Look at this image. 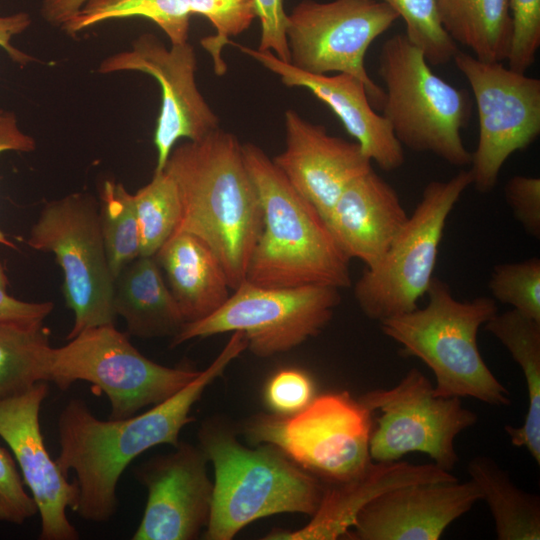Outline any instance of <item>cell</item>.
Returning <instances> with one entry per match:
<instances>
[{
	"label": "cell",
	"mask_w": 540,
	"mask_h": 540,
	"mask_svg": "<svg viewBox=\"0 0 540 540\" xmlns=\"http://www.w3.org/2000/svg\"><path fill=\"white\" fill-rule=\"evenodd\" d=\"M246 349L243 335L234 332L205 370L140 415L103 421L83 400H70L58 418L60 453L55 461L64 474H76L79 496L75 512L87 521H108L117 510V484L127 466L156 445L176 447L181 430L193 421L194 404Z\"/></svg>",
	"instance_id": "cell-1"
},
{
	"label": "cell",
	"mask_w": 540,
	"mask_h": 540,
	"mask_svg": "<svg viewBox=\"0 0 540 540\" xmlns=\"http://www.w3.org/2000/svg\"><path fill=\"white\" fill-rule=\"evenodd\" d=\"M175 181L181 218L175 232L201 239L214 252L232 290L247 274L262 229V208L242 145L220 128L175 146L162 169ZM174 232V233H175Z\"/></svg>",
	"instance_id": "cell-2"
},
{
	"label": "cell",
	"mask_w": 540,
	"mask_h": 540,
	"mask_svg": "<svg viewBox=\"0 0 540 540\" xmlns=\"http://www.w3.org/2000/svg\"><path fill=\"white\" fill-rule=\"evenodd\" d=\"M242 149L262 208V229L245 280L265 287H349L350 259L325 219L261 148L247 143Z\"/></svg>",
	"instance_id": "cell-3"
},
{
	"label": "cell",
	"mask_w": 540,
	"mask_h": 540,
	"mask_svg": "<svg viewBox=\"0 0 540 540\" xmlns=\"http://www.w3.org/2000/svg\"><path fill=\"white\" fill-rule=\"evenodd\" d=\"M198 437L215 473L205 539L231 540L258 519L280 513L312 516L317 510L323 482L278 448L246 447L217 422L203 424Z\"/></svg>",
	"instance_id": "cell-4"
},
{
	"label": "cell",
	"mask_w": 540,
	"mask_h": 540,
	"mask_svg": "<svg viewBox=\"0 0 540 540\" xmlns=\"http://www.w3.org/2000/svg\"><path fill=\"white\" fill-rule=\"evenodd\" d=\"M423 308L380 321L382 332L402 346L400 353L425 363L436 378L434 394L472 397L496 406H509L508 390L484 362L477 333L496 313V301L454 298L449 285L433 277Z\"/></svg>",
	"instance_id": "cell-5"
},
{
	"label": "cell",
	"mask_w": 540,
	"mask_h": 540,
	"mask_svg": "<svg viewBox=\"0 0 540 540\" xmlns=\"http://www.w3.org/2000/svg\"><path fill=\"white\" fill-rule=\"evenodd\" d=\"M378 73L386 87L383 116L400 144L456 167L469 165L461 137L471 111L467 91L436 75L405 33L383 43Z\"/></svg>",
	"instance_id": "cell-6"
},
{
	"label": "cell",
	"mask_w": 540,
	"mask_h": 540,
	"mask_svg": "<svg viewBox=\"0 0 540 540\" xmlns=\"http://www.w3.org/2000/svg\"><path fill=\"white\" fill-rule=\"evenodd\" d=\"M372 411L349 392L320 395L301 411L259 414L244 424L253 444H270L323 483L364 473L372 463Z\"/></svg>",
	"instance_id": "cell-7"
},
{
	"label": "cell",
	"mask_w": 540,
	"mask_h": 540,
	"mask_svg": "<svg viewBox=\"0 0 540 540\" xmlns=\"http://www.w3.org/2000/svg\"><path fill=\"white\" fill-rule=\"evenodd\" d=\"M199 372L148 359L114 324H107L87 328L66 345L52 348L48 381L61 390L79 380L93 384L110 401V419H123L168 399Z\"/></svg>",
	"instance_id": "cell-8"
},
{
	"label": "cell",
	"mask_w": 540,
	"mask_h": 540,
	"mask_svg": "<svg viewBox=\"0 0 540 540\" xmlns=\"http://www.w3.org/2000/svg\"><path fill=\"white\" fill-rule=\"evenodd\" d=\"M472 184L469 170L446 181H431L380 262L364 270L354 294L363 313L379 322L410 312L433 279L447 219Z\"/></svg>",
	"instance_id": "cell-9"
},
{
	"label": "cell",
	"mask_w": 540,
	"mask_h": 540,
	"mask_svg": "<svg viewBox=\"0 0 540 540\" xmlns=\"http://www.w3.org/2000/svg\"><path fill=\"white\" fill-rule=\"evenodd\" d=\"M340 303L339 289L320 284L265 287L244 280L209 316L186 322L171 346L227 332H241L258 357L287 352L318 335Z\"/></svg>",
	"instance_id": "cell-10"
},
{
	"label": "cell",
	"mask_w": 540,
	"mask_h": 540,
	"mask_svg": "<svg viewBox=\"0 0 540 540\" xmlns=\"http://www.w3.org/2000/svg\"><path fill=\"white\" fill-rule=\"evenodd\" d=\"M27 243L35 250L53 253L63 270L64 297L74 313L68 340L87 328L114 324L115 279L93 197L75 193L46 204Z\"/></svg>",
	"instance_id": "cell-11"
},
{
	"label": "cell",
	"mask_w": 540,
	"mask_h": 540,
	"mask_svg": "<svg viewBox=\"0 0 540 540\" xmlns=\"http://www.w3.org/2000/svg\"><path fill=\"white\" fill-rule=\"evenodd\" d=\"M359 401L381 413L370 437V456L376 462L422 452L450 472L458 462L457 435L478 419L460 397L436 396L429 379L414 367L394 387L366 392Z\"/></svg>",
	"instance_id": "cell-12"
},
{
	"label": "cell",
	"mask_w": 540,
	"mask_h": 540,
	"mask_svg": "<svg viewBox=\"0 0 540 540\" xmlns=\"http://www.w3.org/2000/svg\"><path fill=\"white\" fill-rule=\"evenodd\" d=\"M453 61L467 79L477 107L479 136L469 170L472 184L487 193L497 184L510 155L530 146L540 134V80L460 50Z\"/></svg>",
	"instance_id": "cell-13"
},
{
	"label": "cell",
	"mask_w": 540,
	"mask_h": 540,
	"mask_svg": "<svg viewBox=\"0 0 540 540\" xmlns=\"http://www.w3.org/2000/svg\"><path fill=\"white\" fill-rule=\"evenodd\" d=\"M378 0H305L287 15L290 64L312 73H346L360 79L371 103L382 106L384 91L366 72L371 43L398 19Z\"/></svg>",
	"instance_id": "cell-14"
},
{
	"label": "cell",
	"mask_w": 540,
	"mask_h": 540,
	"mask_svg": "<svg viewBox=\"0 0 540 540\" xmlns=\"http://www.w3.org/2000/svg\"><path fill=\"white\" fill-rule=\"evenodd\" d=\"M102 74L138 71L154 77L162 93L154 144L157 150L155 171L165 163L178 140L198 141L219 128V121L196 81V57L188 42L167 48L152 34H144L128 50L103 60Z\"/></svg>",
	"instance_id": "cell-15"
},
{
	"label": "cell",
	"mask_w": 540,
	"mask_h": 540,
	"mask_svg": "<svg viewBox=\"0 0 540 540\" xmlns=\"http://www.w3.org/2000/svg\"><path fill=\"white\" fill-rule=\"evenodd\" d=\"M46 381L23 393L0 399V437L10 447L25 485L38 507L41 540H77L79 533L66 515L75 511L78 486L69 482L52 460L40 429L39 414L47 397Z\"/></svg>",
	"instance_id": "cell-16"
},
{
	"label": "cell",
	"mask_w": 540,
	"mask_h": 540,
	"mask_svg": "<svg viewBox=\"0 0 540 540\" xmlns=\"http://www.w3.org/2000/svg\"><path fill=\"white\" fill-rule=\"evenodd\" d=\"M203 450L179 442L175 451L157 455L136 470L147 489L143 517L133 540H192L206 527L213 482Z\"/></svg>",
	"instance_id": "cell-17"
},
{
	"label": "cell",
	"mask_w": 540,
	"mask_h": 540,
	"mask_svg": "<svg viewBox=\"0 0 540 540\" xmlns=\"http://www.w3.org/2000/svg\"><path fill=\"white\" fill-rule=\"evenodd\" d=\"M481 499L469 480L404 485L381 493L357 515L345 538L438 540L445 529Z\"/></svg>",
	"instance_id": "cell-18"
},
{
	"label": "cell",
	"mask_w": 540,
	"mask_h": 540,
	"mask_svg": "<svg viewBox=\"0 0 540 540\" xmlns=\"http://www.w3.org/2000/svg\"><path fill=\"white\" fill-rule=\"evenodd\" d=\"M285 132V149L272 160L326 219L344 189L372 169V161L356 142L329 135L291 109L285 113Z\"/></svg>",
	"instance_id": "cell-19"
},
{
	"label": "cell",
	"mask_w": 540,
	"mask_h": 540,
	"mask_svg": "<svg viewBox=\"0 0 540 540\" xmlns=\"http://www.w3.org/2000/svg\"><path fill=\"white\" fill-rule=\"evenodd\" d=\"M229 44L280 76L284 85L308 89L335 113L363 153L382 170L392 171L403 165V146L386 118L372 108L360 79L346 73L334 76L308 73L278 59L271 52L252 49L231 40Z\"/></svg>",
	"instance_id": "cell-20"
},
{
	"label": "cell",
	"mask_w": 540,
	"mask_h": 540,
	"mask_svg": "<svg viewBox=\"0 0 540 540\" xmlns=\"http://www.w3.org/2000/svg\"><path fill=\"white\" fill-rule=\"evenodd\" d=\"M407 218L394 188L371 169L344 189L325 221L343 253L369 269L383 258Z\"/></svg>",
	"instance_id": "cell-21"
},
{
	"label": "cell",
	"mask_w": 540,
	"mask_h": 540,
	"mask_svg": "<svg viewBox=\"0 0 540 540\" xmlns=\"http://www.w3.org/2000/svg\"><path fill=\"white\" fill-rule=\"evenodd\" d=\"M458 480L435 464L376 462L360 476L339 483H323L320 504L312 520L296 531H276L266 539L334 540L354 525L358 513L383 492L404 485Z\"/></svg>",
	"instance_id": "cell-22"
},
{
	"label": "cell",
	"mask_w": 540,
	"mask_h": 540,
	"mask_svg": "<svg viewBox=\"0 0 540 540\" xmlns=\"http://www.w3.org/2000/svg\"><path fill=\"white\" fill-rule=\"evenodd\" d=\"M155 257L186 322L209 316L230 296L224 268L198 237L175 232Z\"/></svg>",
	"instance_id": "cell-23"
},
{
	"label": "cell",
	"mask_w": 540,
	"mask_h": 540,
	"mask_svg": "<svg viewBox=\"0 0 540 540\" xmlns=\"http://www.w3.org/2000/svg\"><path fill=\"white\" fill-rule=\"evenodd\" d=\"M113 310L141 338H173L186 323L155 256H139L117 275Z\"/></svg>",
	"instance_id": "cell-24"
},
{
	"label": "cell",
	"mask_w": 540,
	"mask_h": 540,
	"mask_svg": "<svg viewBox=\"0 0 540 540\" xmlns=\"http://www.w3.org/2000/svg\"><path fill=\"white\" fill-rule=\"evenodd\" d=\"M521 367L527 386L528 410L520 427L505 426L511 443L524 447L540 464V321L512 309L496 313L485 325Z\"/></svg>",
	"instance_id": "cell-25"
},
{
	"label": "cell",
	"mask_w": 540,
	"mask_h": 540,
	"mask_svg": "<svg viewBox=\"0 0 540 540\" xmlns=\"http://www.w3.org/2000/svg\"><path fill=\"white\" fill-rule=\"evenodd\" d=\"M438 9L455 43L479 60L506 61L511 40L509 0H438Z\"/></svg>",
	"instance_id": "cell-26"
},
{
	"label": "cell",
	"mask_w": 540,
	"mask_h": 540,
	"mask_svg": "<svg viewBox=\"0 0 540 540\" xmlns=\"http://www.w3.org/2000/svg\"><path fill=\"white\" fill-rule=\"evenodd\" d=\"M468 474L491 511L499 540L540 539V498L517 487L490 457L476 456Z\"/></svg>",
	"instance_id": "cell-27"
},
{
	"label": "cell",
	"mask_w": 540,
	"mask_h": 540,
	"mask_svg": "<svg viewBox=\"0 0 540 540\" xmlns=\"http://www.w3.org/2000/svg\"><path fill=\"white\" fill-rule=\"evenodd\" d=\"M51 349L43 326L0 324V399L48 381Z\"/></svg>",
	"instance_id": "cell-28"
},
{
	"label": "cell",
	"mask_w": 540,
	"mask_h": 540,
	"mask_svg": "<svg viewBox=\"0 0 540 540\" xmlns=\"http://www.w3.org/2000/svg\"><path fill=\"white\" fill-rule=\"evenodd\" d=\"M133 16L156 23L171 44L187 42L191 16L188 0H87L61 28L76 34L106 20Z\"/></svg>",
	"instance_id": "cell-29"
},
{
	"label": "cell",
	"mask_w": 540,
	"mask_h": 540,
	"mask_svg": "<svg viewBox=\"0 0 540 540\" xmlns=\"http://www.w3.org/2000/svg\"><path fill=\"white\" fill-rule=\"evenodd\" d=\"M99 218L105 250L114 279L141 255L140 232L133 194L121 183L105 181Z\"/></svg>",
	"instance_id": "cell-30"
},
{
	"label": "cell",
	"mask_w": 540,
	"mask_h": 540,
	"mask_svg": "<svg viewBox=\"0 0 540 540\" xmlns=\"http://www.w3.org/2000/svg\"><path fill=\"white\" fill-rule=\"evenodd\" d=\"M140 243V256H155L173 235L181 218V203L173 178L164 170L133 194Z\"/></svg>",
	"instance_id": "cell-31"
},
{
	"label": "cell",
	"mask_w": 540,
	"mask_h": 540,
	"mask_svg": "<svg viewBox=\"0 0 540 540\" xmlns=\"http://www.w3.org/2000/svg\"><path fill=\"white\" fill-rule=\"evenodd\" d=\"M388 5L405 23V35L424 54L427 62L442 65L453 60L457 44L445 31L438 0H378Z\"/></svg>",
	"instance_id": "cell-32"
},
{
	"label": "cell",
	"mask_w": 540,
	"mask_h": 540,
	"mask_svg": "<svg viewBox=\"0 0 540 540\" xmlns=\"http://www.w3.org/2000/svg\"><path fill=\"white\" fill-rule=\"evenodd\" d=\"M191 14L205 16L216 29L215 35L201 40L202 47L211 55L217 75H223L226 64L222 57L229 37L248 29L257 17L254 0H188Z\"/></svg>",
	"instance_id": "cell-33"
},
{
	"label": "cell",
	"mask_w": 540,
	"mask_h": 540,
	"mask_svg": "<svg viewBox=\"0 0 540 540\" xmlns=\"http://www.w3.org/2000/svg\"><path fill=\"white\" fill-rule=\"evenodd\" d=\"M493 299L540 321V259L497 264L490 276Z\"/></svg>",
	"instance_id": "cell-34"
},
{
	"label": "cell",
	"mask_w": 540,
	"mask_h": 540,
	"mask_svg": "<svg viewBox=\"0 0 540 540\" xmlns=\"http://www.w3.org/2000/svg\"><path fill=\"white\" fill-rule=\"evenodd\" d=\"M511 40L506 61L513 71L526 73L540 46V0H509Z\"/></svg>",
	"instance_id": "cell-35"
},
{
	"label": "cell",
	"mask_w": 540,
	"mask_h": 540,
	"mask_svg": "<svg viewBox=\"0 0 540 540\" xmlns=\"http://www.w3.org/2000/svg\"><path fill=\"white\" fill-rule=\"evenodd\" d=\"M314 382L305 371L286 368L267 382L264 398L276 414L290 415L304 409L314 398Z\"/></svg>",
	"instance_id": "cell-36"
},
{
	"label": "cell",
	"mask_w": 540,
	"mask_h": 540,
	"mask_svg": "<svg viewBox=\"0 0 540 540\" xmlns=\"http://www.w3.org/2000/svg\"><path fill=\"white\" fill-rule=\"evenodd\" d=\"M15 458L0 447V521L23 524L38 513L33 497L24 488Z\"/></svg>",
	"instance_id": "cell-37"
},
{
	"label": "cell",
	"mask_w": 540,
	"mask_h": 540,
	"mask_svg": "<svg viewBox=\"0 0 540 540\" xmlns=\"http://www.w3.org/2000/svg\"><path fill=\"white\" fill-rule=\"evenodd\" d=\"M505 199L515 218L531 236L540 237V179L516 175L508 180Z\"/></svg>",
	"instance_id": "cell-38"
},
{
	"label": "cell",
	"mask_w": 540,
	"mask_h": 540,
	"mask_svg": "<svg viewBox=\"0 0 540 540\" xmlns=\"http://www.w3.org/2000/svg\"><path fill=\"white\" fill-rule=\"evenodd\" d=\"M256 15L261 23L258 50L273 53L278 59L290 62L286 36L287 15L282 0H254Z\"/></svg>",
	"instance_id": "cell-39"
},
{
	"label": "cell",
	"mask_w": 540,
	"mask_h": 540,
	"mask_svg": "<svg viewBox=\"0 0 540 540\" xmlns=\"http://www.w3.org/2000/svg\"><path fill=\"white\" fill-rule=\"evenodd\" d=\"M8 279L0 260V324H12L27 328L43 326V321L53 310V303L26 302L7 292Z\"/></svg>",
	"instance_id": "cell-40"
},
{
	"label": "cell",
	"mask_w": 540,
	"mask_h": 540,
	"mask_svg": "<svg viewBox=\"0 0 540 540\" xmlns=\"http://www.w3.org/2000/svg\"><path fill=\"white\" fill-rule=\"evenodd\" d=\"M30 17L26 13H16L8 16H0V47L5 50L9 57L20 64L33 60L29 55L15 48L11 39L25 31L30 25ZM6 112L0 110V120Z\"/></svg>",
	"instance_id": "cell-41"
},
{
	"label": "cell",
	"mask_w": 540,
	"mask_h": 540,
	"mask_svg": "<svg viewBox=\"0 0 540 540\" xmlns=\"http://www.w3.org/2000/svg\"><path fill=\"white\" fill-rule=\"evenodd\" d=\"M87 0H44L42 13L47 21L62 26Z\"/></svg>",
	"instance_id": "cell-42"
},
{
	"label": "cell",
	"mask_w": 540,
	"mask_h": 540,
	"mask_svg": "<svg viewBox=\"0 0 540 540\" xmlns=\"http://www.w3.org/2000/svg\"><path fill=\"white\" fill-rule=\"evenodd\" d=\"M0 140H14L34 146V141L17 127L14 116L6 113L0 120Z\"/></svg>",
	"instance_id": "cell-43"
},
{
	"label": "cell",
	"mask_w": 540,
	"mask_h": 540,
	"mask_svg": "<svg viewBox=\"0 0 540 540\" xmlns=\"http://www.w3.org/2000/svg\"><path fill=\"white\" fill-rule=\"evenodd\" d=\"M33 149H34V146L25 144L22 142H18L14 140H0V153L3 151H9V150L27 152ZM0 244L7 247L15 248V245L11 241H9L1 231H0Z\"/></svg>",
	"instance_id": "cell-44"
}]
</instances>
